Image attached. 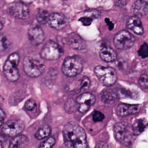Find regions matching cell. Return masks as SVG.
<instances>
[{"label": "cell", "mask_w": 148, "mask_h": 148, "mask_svg": "<svg viewBox=\"0 0 148 148\" xmlns=\"http://www.w3.org/2000/svg\"><path fill=\"white\" fill-rule=\"evenodd\" d=\"M127 27L139 35H142L144 33L143 25L140 18L134 16L129 18L127 23Z\"/></svg>", "instance_id": "17"}, {"label": "cell", "mask_w": 148, "mask_h": 148, "mask_svg": "<svg viewBox=\"0 0 148 148\" xmlns=\"http://www.w3.org/2000/svg\"><path fill=\"white\" fill-rule=\"evenodd\" d=\"M56 143L54 137H49L40 143L38 148H52Z\"/></svg>", "instance_id": "26"}, {"label": "cell", "mask_w": 148, "mask_h": 148, "mask_svg": "<svg viewBox=\"0 0 148 148\" xmlns=\"http://www.w3.org/2000/svg\"><path fill=\"white\" fill-rule=\"evenodd\" d=\"M132 126L134 135H139L145 131L147 127L148 122L145 118L137 119L135 121Z\"/></svg>", "instance_id": "21"}, {"label": "cell", "mask_w": 148, "mask_h": 148, "mask_svg": "<svg viewBox=\"0 0 148 148\" xmlns=\"http://www.w3.org/2000/svg\"><path fill=\"white\" fill-rule=\"evenodd\" d=\"M44 60L40 53L36 51L29 52L23 59V71L30 77L34 78L40 76L45 70Z\"/></svg>", "instance_id": "2"}, {"label": "cell", "mask_w": 148, "mask_h": 148, "mask_svg": "<svg viewBox=\"0 0 148 148\" xmlns=\"http://www.w3.org/2000/svg\"><path fill=\"white\" fill-rule=\"evenodd\" d=\"M76 100L79 105L78 110L81 113L87 112L96 102L95 96L89 92L83 93Z\"/></svg>", "instance_id": "10"}, {"label": "cell", "mask_w": 148, "mask_h": 148, "mask_svg": "<svg viewBox=\"0 0 148 148\" xmlns=\"http://www.w3.org/2000/svg\"><path fill=\"white\" fill-rule=\"evenodd\" d=\"M131 10L134 16L139 18L144 17L148 14V2L142 0L136 1L132 5Z\"/></svg>", "instance_id": "16"}, {"label": "cell", "mask_w": 148, "mask_h": 148, "mask_svg": "<svg viewBox=\"0 0 148 148\" xmlns=\"http://www.w3.org/2000/svg\"><path fill=\"white\" fill-rule=\"evenodd\" d=\"M2 143L0 140V148H2Z\"/></svg>", "instance_id": "41"}, {"label": "cell", "mask_w": 148, "mask_h": 148, "mask_svg": "<svg viewBox=\"0 0 148 148\" xmlns=\"http://www.w3.org/2000/svg\"><path fill=\"white\" fill-rule=\"evenodd\" d=\"M20 60L19 55L17 53H14L8 56L4 63L3 75L10 82H16L20 78V73L17 68Z\"/></svg>", "instance_id": "5"}, {"label": "cell", "mask_w": 148, "mask_h": 148, "mask_svg": "<svg viewBox=\"0 0 148 148\" xmlns=\"http://www.w3.org/2000/svg\"><path fill=\"white\" fill-rule=\"evenodd\" d=\"M47 23L52 28L59 30L66 27L67 21L65 16L62 14L54 13L50 15Z\"/></svg>", "instance_id": "15"}, {"label": "cell", "mask_w": 148, "mask_h": 148, "mask_svg": "<svg viewBox=\"0 0 148 148\" xmlns=\"http://www.w3.org/2000/svg\"><path fill=\"white\" fill-rule=\"evenodd\" d=\"M140 85L143 88L147 89L148 88V77L147 75L143 74L140 77L139 80Z\"/></svg>", "instance_id": "32"}, {"label": "cell", "mask_w": 148, "mask_h": 148, "mask_svg": "<svg viewBox=\"0 0 148 148\" xmlns=\"http://www.w3.org/2000/svg\"><path fill=\"white\" fill-rule=\"evenodd\" d=\"M83 69L82 60L78 56H69L66 58L61 67L62 73L68 77L77 76L82 72Z\"/></svg>", "instance_id": "4"}, {"label": "cell", "mask_w": 148, "mask_h": 148, "mask_svg": "<svg viewBox=\"0 0 148 148\" xmlns=\"http://www.w3.org/2000/svg\"><path fill=\"white\" fill-rule=\"evenodd\" d=\"M78 105L76 100L73 98L67 99L64 105V109L66 112L71 114L78 110Z\"/></svg>", "instance_id": "23"}, {"label": "cell", "mask_w": 148, "mask_h": 148, "mask_svg": "<svg viewBox=\"0 0 148 148\" xmlns=\"http://www.w3.org/2000/svg\"><path fill=\"white\" fill-rule=\"evenodd\" d=\"M29 139L24 135H18L14 137L10 143L8 148H27Z\"/></svg>", "instance_id": "20"}, {"label": "cell", "mask_w": 148, "mask_h": 148, "mask_svg": "<svg viewBox=\"0 0 148 148\" xmlns=\"http://www.w3.org/2000/svg\"><path fill=\"white\" fill-rule=\"evenodd\" d=\"M4 103V98L0 95V106Z\"/></svg>", "instance_id": "39"}, {"label": "cell", "mask_w": 148, "mask_h": 148, "mask_svg": "<svg viewBox=\"0 0 148 148\" xmlns=\"http://www.w3.org/2000/svg\"><path fill=\"white\" fill-rule=\"evenodd\" d=\"M63 140L67 148H87V136L84 130L78 123L70 122L65 125L63 130Z\"/></svg>", "instance_id": "1"}, {"label": "cell", "mask_w": 148, "mask_h": 148, "mask_svg": "<svg viewBox=\"0 0 148 148\" xmlns=\"http://www.w3.org/2000/svg\"><path fill=\"white\" fill-rule=\"evenodd\" d=\"M25 129V124L20 120H10L6 122L3 126L2 132L9 137H15L21 134Z\"/></svg>", "instance_id": "9"}, {"label": "cell", "mask_w": 148, "mask_h": 148, "mask_svg": "<svg viewBox=\"0 0 148 148\" xmlns=\"http://www.w3.org/2000/svg\"><path fill=\"white\" fill-rule=\"evenodd\" d=\"M94 148H112L110 144L105 142L99 141L96 143Z\"/></svg>", "instance_id": "34"}, {"label": "cell", "mask_w": 148, "mask_h": 148, "mask_svg": "<svg viewBox=\"0 0 148 148\" xmlns=\"http://www.w3.org/2000/svg\"><path fill=\"white\" fill-rule=\"evenodd\" d=\"M101 97L103 102L109 104L117 100L119 98V96L117 91L111 89H107L102 92Z\"/></svg>", "instance_id": "19"}, {"label": "cell", "mask_w": 148, "mask_h": 148, "mask_svg": "<svg viewBox=\"0 0 148 148\" xmlns=\"http://www.w3.org/2000/svg\"><path fill=\"white\" fill-rule=\"evenodd\" d=\"M93 19L87 16H84L81 17L79 20V21L81 22L84 26H88L91 25L93 22Z\"/></svg>", "instance_id": "33"}, {"label": "cell", "mask_w": 148, "mask_h": 148, "mask_svg": "<svg viewBox=\"0 0 148 148\" xmlns=\"http://www.w3.org/2000/svg\"><path fill=\"white\" fill-rule=\"evenodd\" d=\"M142 1H144L147 2H148V0H142Z\"/></svg>", "instance_id": "42"}, {"label": "cell", "mask_w": 148, "mask_h": 148, "mask_svg": "<svg viewBox=\"0 0 148 148\" xmlns=\"http://www.w3.org/2000/svg\"><path fill=\"white\" fill-rule=\"evenodd\" d=\"M85 16L91 18V19H96L100 17L101 13L96 10H89L84 13Z\"/></svg>", "instance_id": "28"}, {"label": "cell", "mask_w": 148, "mask_h": 148, "mask_svg": "<svg viewBox=\"0 0 148 148\" xmlns=\"http://www.w3.org/2000/svg\"><path fill=\"white\" fill-rule=\"evenodd\" d=\"M3 28V24H2L1 22H0V30H1Z\"/></svg>", "instance_id": "40"}, {"label": "cell", "mask_w": 148, "mask_h": 148, "mask_svg": "<svg viewBox=\"0 0 148 148\" xmlns=\"http://www.w3.org/2000/svg\"><path fill=\"white\" fill-rule=\"evenodd\" d=\"M66 40L69 46L74 50H83L87 47L86 42L78 34L74 32L67 35Z\"/></svg>", "instance_id": "12"}, {"label": "cell", "mask_w": 148, "mask_h": 148, "mask_svg": "<svg viewBox=\"0 0 148 148\" xmlns=\"http://www.w3.org/2000/svg\"><path fill=\"white\" fill-rule=\"evenodd\" d=\"M50 15L49 13L47 10H40L37 12L36 20L41 24H45L47 23Z\"/></svg>", "instance_id": "24"}, {"label": "cell", "mask_w": 148, "mask_h": 148, "mask_svg": "<svg viewBox=\"0 0 148 148\" xmlns=\"http://www.w3.org/2000/svg\"><path fill=\"white\" fill-rule=\"evenodd\" d=\"M10 44V41L7 36L3 34H0V50H6Z\"/></svg>", "instance_id": "25"}, {"label": "cell", "mask_w": 148, "mask_h": 148, "mask_svg": "<svg viewBox=\"0 0 148 148\" xmlns=\"http://www.w3.org/2000/svg\"><path fill=\"white\" fill-rule=\"evenodd\" d=\"M36 104L35 101L33 99L28 100L24 104L25 110L28 111H32L36 107Z\"/></svg>", "instance_id": "31"}, {"label": "cell", "mask_w": 148, "mask_h": 148, "mask_svg": "<svg viewBox=\"0 0 148 148\" xmlns=\"http://www.w3.org/2000/svg\"><path fill=\"white\" fill-rule=\"evenodd\" d=\"M51 133V128L48 125H45L39 129L35 134V138L37 140H41L47 138Z\"/></svg>", "instance_id": "22"}, {"label": "cell", "mask_w": 148, "mask_h": 148, "mask_svg": "<svg viewBox=\"0 0 148 148\" xmlns=\"http://www.w3.org/2000/svg\"><path fill=\"white\" fill-rule=\"evenodd\" d=\"M134 36L129 31L122 30L118 32L114 38V44L120 50H126L131 48L135 42Z\"/></svg>", "instance_id": "8"}, {"label": "cell", "mask_w": 148, "mask_h": 148, "mask_svg": "<svg viewBox=\"0 0 148 148\" xmlns=\"http://www.w3.org/2000/svg\"><path fill=\"white\" fill-rule=\"evenodd\" d=\"M94 73L104 86L110 87L117 81V74L113 68L98 66L95 68Z\"/></svg>", "instance_id": "6"}, {"label": "cell", "mask_w": 148, "mask_h": 148, "mask_svg": "<svg viewBox=\"0 0 148 148\" xmlns=\"http://www.w3.org/2000/svg\"><path fill=\"white\" fill-rule=\"evenodd\" d=\"M128 2V0H115V3L119 7H124Z\"/></svg>", "instance_id": "35"}, {"label": "cell", "mask_w": 148, "mask_h": 148, "mask_svg": "<svg viewBox=\"0 0 148 148\" xmlns=\"http://www.w3.org/2000/svg\"><path fill=\"white\" fill-rule=\"evenodd\" d=\"M9 12L12 16L20 20H26L30 16L28 6L21 1L15 2L10 4Z\"/></svg>", "instance_id": "11"}, {"label": "cell", "mask_w": 148, "mask_h": 148, "mask_svg": "<svg viewBox=\"0 0 148 148\" xmlns=\"http://www.w3.org/2000/svg\"><path fill=\"white\" fill-rule=\"evenodd\" d=\"M93 121L96 122H101L105 118V116L103 113L98 110H95L92 115Z\"/></svg>", "instance_id": "29"}, {"label": "cell", "mask_w": 148, "mask_h": 148, "mask_svg": "<svg viewBox=\"0 0 148 148\" xmlns=\"http://www.w3.org/2000/svg\"><path fill=\"white\" fill-rule=\"evenodd\" d=\"M5 118V114L4 111L0 108V127L2 126Z\"/></svg>", "instance_id": "36"}, {"label": "cell", "mask_w": 148, "mask_h": 148, "mask_svg": "<svg viewBox=\"0 0 148 148\" xmlns=\"http://www.w3.org/2000/svg\"><path fill=\"white\" fill-rule=\"evenodd\" d=\"M105 22L107 24L109 27V28L110 30H112L114 28V24L110 21L109 18H105Z\"/></svg>", "instance_id": "37"}, {"label": "cell", "mask_w": 148, "mask_h": 148, "mask_svg": "<svg viewBox=\"0 0 148 148\" xmlns=\"http://www.w3.org/2000/svg\"><path fill=\"white\" fill-rule=\"evenodd\" d=\"M81 84L82 91L87 89L90 84V81L87 76H82L81 77Z\"/></svg>", "instance_id": "30"}, {"label": "cell", "mask_w": 148, "mask_h": 148, "mask_svg": "<svg viewBox=\"0 0 148 148\" xmlns=\"http://www.w3.org/2000/svg\"><path fill=\"white\" fill-rule=\"evenodd\" d=\"M114 133L118 142L125 146L132 143L134 136L132 125L125 122L116 123L114 126Z\"/></svg>", "instance_id": "3"}, {"label": "cell", "mask_w": 148, "mask_h": 148, "mask_svg": "<svg viewBox=\"0 0 148 148\" xmlns=\"http://www.w3.org/2000/svg\"><path fill=\"white\" fill-rule=\"evenodd\" d=\"M100 58L107 62H113L117 60L116 52L109 47L103 46L101 48L99 53Z\"/></svg>", "instance_id": "18"}, {"label": "cell", "mask_w": 148, "mask_h": 148, "mask_svg": "<svg viewBox=\"0 0 148 148\" xmlns=\"http://www.w3.org/2000/svg\"><path fill=\"white\" fill-rule=\"evenodd\" d=\"M63 54V49L61 47L50 40L45 43L40 53L43 59L46 60H56L61 58Z\"/></svg>", "instance_id": "7"}, {"label": "cell", "mask_w": 148, "mask_h": 148, "mask_svg": "<svg viewBox=\"0 0 148 148\" xmlns=\"http://www.w3.org/2000/svg\"><path fill=\"white\" fill-rule=\"evenodd\" d=\"M140 109L141 106L139 104L120 103L116 109V114L119 116L125 117L138 114Z\"/></svg>", "instance_id": "13"}, {"label": "cell", "mask_w": 148, "mask_h": 148, "mask_svg": "<svg viewBox=\"0 0 148 148\" xmlns=\"http://www.w3.org/2000/svg\"><path fill=\"white\" fill-rule=\"evenodd\" d=\"M28 36L30 43L34 46L40 45L45 40L44 32L38 26H35L30 29L28 32Z\"/></svg>", "instance_id": "14"}, {"label": "cell", "mask_w": 148, "mask_h": 148, "mask_svg": "<svg viewBox=\"0 0 148 148\" xmlns=\"http://www.w3.org/2000/svg\"><path fill=\"white\" fill-rule=\"evenodd\" d=\"M139 56L142 59H146L148 56V46L147 43L144 42L138 51Z\"/></svg>", "instance_id": "27"}, {"label": "cell", "mask_w": 148, "mask_h": 148, "mask_svg": "<svg viewBox=\"0 0 148 148\" xmlns=\"http://www.w3.org/2000/svg\"><path fill=\"white\" fill-rule=\"evenodd\" d=\"M35 1V0H21V2L26 5H28V4H31L34 2Z\"/></svg>", "instance_id": "38"}]
</instances>
